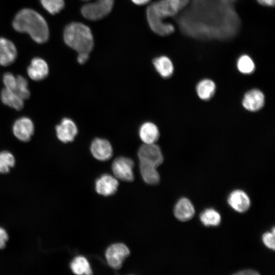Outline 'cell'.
<instances>
[{"label": "cell", "instance_id": "cell-19", "mask_svg": "<svg viewBox=\"0 0 275 275\" xmlns=\"http://www.w3.org/2000/svg\"><path fill=\"white\" fill-rule=\"evenodd\" d=\"M1 99L5 105L16 111L23 108L24 100L14 91L4 88L1 92Z\"/></svg>", "mask_w": 275, "mask_h": 275}, {"label": "cell", "instance_id": "cell-11", "mask_svg": "<svg viewBox=\"0 0 275 275\" xmlns=\"http://www.w3.org/2000/svg\"><path fill=\"white\" fill-rule=\"evenodd\" d=\"M227 202L234 210L239 213L246 212L251 206L250 197L241 189L233 190L228 197Z\"/></svg>", "mask_w": 275, "mask_h": 275}, {"label": "cell", "instance_id": "cell-16", "mask_svg": "<svg viewBox=\"0 0 275 275\" xmlns=\"http://www.w3.org/2000/svg\"><path fill=\"white\" fill-rule=\"evenodd\" d=\"M264 100V95L261 91L253 89L244 94L242 99V105L249 111L256 112L263 106Z\"/></svg>", "mask_w": 275, "mask_h": 275}, {"label": "cell", "instance_id": "cell-29", "mask_svg": "<svg viewBox=\"0 0 275 275\" xmlns=\"http://www.w3.org/2000/svg\"><path fill=\"white\" fill-rule=\"evenodd\" d=\"M3 82L5 88L14 91L16 86V76L7 72L3 75Z\"/></svg>", "mask_w": 275, "mask_h": 275}, {"label": "cell", "instance_id": "cell-15", "mask_svg": "<svg viewBox=\"0 0 275 275\" xmlns=\"http://www.w3.org/2000/svg\"><path fill=\"white\" fill-rule=\"evenodd\" d=\"M119 186L118 179L109 174H104L96 181L95 189L98 194L108 196L114 194Z\"/></svg>", "mask_w": 275, "mask_h": 275}, {"label": "cell", "instance_id": "cell-20", "mask_svg": "<svg viewBox=\"0 0 275 275\" xmlns=\"http://www.w3.org/2000/svg\"><path fill=\"white\" fill-rule=\"evenodd\" d=\"M153 66L156 71L163 78H169L172 75L174 66L171 60L167 56H161L153 60Z\"/></svg>", "mask_w": 275, "mask_h": 275}, {"label": "cell", "instance_id": "cell-24", "mask_svg": "<svg viewBox=\"0 0 275 275\" xmlns=\"http://www.w3.org/2000/svg\"><path fill=\"white\" fill-rule=\"evenodd\" d=\"M15 163L14 155L9 151L0 152V173L6 174L10 172Z\"/></svg>", "mask_w": 275, "mask_h": 275}, {"label": "cell", "instance_id": "cell-28", "mask_svg": "<svg viewBox=\"0 0 275 275\" xmlns=\"http://www.w3.org/2000/svg\"><path fill=\"white\" fill-rule=\"evenodd\" d=\"M262 240L267 248L274 250L275 249V229L273 227L271 231L266 232L262 236Z\"/></svg>", "mask_w": 275, "mask_h": 275}, {"label": "cell", "instance_id": "cell-9", "mask_svg": "<svg viewBox=\"0 0 275 275\" xmlns=\"http://www.w3.org/2000/svg\"><path fill=\"white\" fill-rule=\"evenodd\" d=\"M57 137L61 142L67 143L74 141L78 130L75 122L68 118H63L56 127Z\"/></svg>", "mask_w": 275, "mask_h": 275}, {"label": "cell", "instance_id": "cell-1", "mask_svg": "<svg viewBox=\"0 0 275 275\" xmlns=\"http://www.w3.org/2000/svg\"><path fill=\"white\" fill-rule=\"evenodd\" d=\"M15 30L29 34L36 42L45 43L49 39V30L45 18L38 12L30 8L20 10L12 21Z\"/></svg>", "mask_w": 275, "mask_h": 275}, {"label": "cell", "instance_id": "cell-2", "mask_svg": "<svg viewBox=\"0 0 275 275\" xmlns=\"http://www.w3.org/2000/svg\"><path fill=\"white\" fill-rule=\"evenodd\" d=\"M138 156L141 174L143 180L150 185L160 181L157 168L163 161L160 147L156 144L142 145L138 150Z\"/></svg>", "mask_w": 275, "mask_h": 275}, {"label": "cell", "instance_id": "cell-21", "mask_svg": "<svg viewBox=\"0 0 275 275\" xmlns=\"http://www.w3.org/2000/svg\"><path fill=\"white\" fill-rule=\"evenodd\" d=\"M221 216L219 213L213 208H207L203 210L200 215V219L202 224L206 227H215L221 222Z\"/></svg>", "mask_w": 275, "mask_h": 275}, {"label": "cell", "instance_id": "cell-17", "mask_svg": "<svg viewBox=\"0 0 275 275\" xmlns=\"http://www.w3.org/2000/svg\"><path fill=\"white\" fill-rule=\"evenodd\" d=\"M195 213V209L191 202L187 198H180L175 205L174 214L181 222H186L191 219Z\"/></svg>", "mask_w": 275, "mask_h": 275}, {"label": "cell", "instance_id": "cell-18", "mask_svg": "<svg viewBox=\"0 0 275 275\" xmlns=\"http://www.w3.org/2000/svg\"><path fill=\"white\" fill-rule=\"evenodd\" d=\"M139 134L141 141L145 144H155L159 137L158 127L150 122L142 124L139 128Z\"/></svg>", "mask_w": 275, "mask_h": 275}, {"label": "cell", "instance_id": "cell-3", "mask_svg": "<svg viewBox=\"0 0 275 275\" xmlns=\"http://www.w3.org/2000/svg\"><path fill=\"white\" fill-rule=\"evenodd\" d=\"M63 38L65 43L77 53H90L94 46L91 29L80 22L68 24L64 29Z\"/></svg>", "mask_w": 275, "mask_h": 275}, {"label": "cell", "instance_id": "cell-6", "mask_svg": "<svg viewBox=\"0 0 275 275\" xmlns=\"http://www.w3.org/2000/svg\"><path fill=\"white\" fill-rule=\"evenodd\" d=\"M133 161L126 157H119L116 158L112 166V170L117 179L123 181L131 182L133 180Z\"/></svg>", "mask_w": 275, "mask_h": 275}, {"label": "cell", "instance_id": "cell-31", "mask_svg": "<svg viewBox=\"0 0 275 275\" xmlns=\"http://www.w3.org/2000/svg\"><path fill=\"white\" fill-rule=\"evenodd\" d=\"M89 53H78L77 61L80 64H85L88 60Z\"/></svg>", "mask_w": 275, "mask_h": 275}, {"label": "cell", "instance_id": "cell-5", "mask_svg": "<svg viewBox=\"0 0 275 275\" xmlns=\"http://www.w3.org/2000/svg\"><path fill=\"white\" fill-rule=\"evenodd\" d=\"M129 254L130 251L125 244L116 243L112 244L107 249L105 258L111 267L114 269H119Z\"/></svg>", "mask_w": 275, "mask_h": 275}, {"label": "cell", "instance_id": "cell-10", "mask_svg": "<svg viewBox=\"0 0 275 275\" xmlns=\"http://www.w3.org/2000/svg\"><path fill=\"white\" fill-rule=\"evenodd\" d=\"M146 17L151 30L160 36L169 35L175 31L173 25L165 22L150 10L148 7L146 9Z\"/></svg>", "mask_w": 275, "mask_h": 275}, {"label": "cell", "instance_id": "cell-26", "mask_svg": "<svg viewBox=\"0 0 275 275\" xmlns=\"http://www.w3.org/2000/svg\"><path fill=\"white\" fill-rule=\"evenodd\" d=\"M14 91L24 100L30 97V92L28 87V81L23 76H16V86Z\"/></svg>", "mask_w": 275, "mask_h": 275}, {"label": "cell", "instance_id": "cell-8", "mask_svg": "<svg viewBox=\"0 0 275 275\" xmlns=\"http://www.w3.org/2000/svg\"><path fill=\"white\" fill-rule=\"evenodd\" d=\"M35 126L32 120L26 117L17 119L12 126L14 135L23 142L29 141L34 133Z\"/></svg>", "mask_w": 275, "mask_h": 275}, {"label": "cell", "instance_id": "cell-25", "mask_svg": "<svg viewBox=\"0 0 275 275\" xmlns=\"http://www.w3.org/2000/svg\"><path fill=\"white\" fill-rule=\"evenodd\" d=\"M237 67L239 72L243 74L252 73L255 69V65L252 58L246 54L241 56L237 62Z\"/></svg>", "mask_w": 275, "mask_h": 275}, {"label": "cell", "instance_id": "cell-27", "mask_svg": "<svg viewBox=\"0 0 275 275\" xmlns=\"http://www.w3.org/2000/svg\"><path fill=\"white\" fill-rule=\"evenodd\" d=\"M42 7L51 14L60 12L64 7V0H40Z\"/></svg>", "mask_w": 275, "mask_h": 275}, {"label": "cell", "instance_id": "cell-7", "mask_svg": "<svg viewBox=\"0 0 275 275\" xmlns=\"http://www.w3.org/2000/svg\"><path fill=\"white\" fill-rule=\"evenodd\" d=\"M148 7L162 19L175 15L182 9L179 0H159L152 3Z\"/></svg>", "mask_w": 275, "mask_h": 275}, {"label": "cell", "instance_id": "cell-35", "mask_svg": "<svg viewBox=\"0 0 275 275\" xmlns=\"http://www.w3.org/2000/svg\"><path fill=\"white\" fill-rule=\"evenodd\" d=\"M190 0H179L181 8L184 7L189 2Z\"/></svg>", "mask_w": 275, "mask_h": 275}, {"label": "cell", "instance_id": "cell-34", "mask_svg": "<svg viewBox=\"0 0 275 275\" xmlns=\"http://www.w3.org/2000/svg\"><path fill=\"white\" fill-rule=\"evenodd\" d=\"M134 4L139 6L145 5L150 2L151 0H131Z\"/></svg>", "mask_w": 275, "mask_h": 275}, {"label": "cell", "instance_id": "cell-30", "mask_svg": "<svg viewBox=\"0 0 275 275\" xmlns=\"http://www.w3.org/2000/svg\"><path fill=\"white\" fill-rule=\"evenodd\" d=\"M8 240V235L6 230L0 227V250L3 249L6 246Z\"/></svg>", "mask_w": 275, "mask_h": 275}, {"label": "cell", "instance_id": "cell-32", "mask_svg": "<svg viewBox=\"0 0 275 275\" xmlns=\"http://www.w3.org/2000/svg\"><path fill=\"white\" fill-rule=\"evenodd\" d=\"M235 274L237 275H258L259 274V273L252 269H246L244 270H240L236 273Z\"/></svg>", "mask_w": 275, "mask_h": 275}, {"label": "cell", "instance_id": "cell-13", "mask_svg": "<svg viewBox=\"0 0 275 275\" xmlns=\"http://www.w3.org/2000/svg\"><path fill=\"white\" fill-rule=\"evenodd\" d=\"M29 77L34 81L45 79L49 73V67L47 62L40 57L34 58L27 68Z\"/></svg>", "mask_w": 275, "mask_h": 275}, {"label": "cell", "instance_id": "cell-33", "mask_svg": "<svg viewBox=\"0 0 275 275\" xmlns=\"http://www.w3.org/2000/svg\"><path fill=\"white\" fill-rule=\"evenodd\" d=\"M261 5L266 6H274V0H257Z\"/></svg>", "mask_w": 275, "mask_h": 275}, {"label": "cell", "instance_id": "cell-14", "mask_svg": "<svg viewBox=\"0 0 275 275\" xmlns=\"http://www.w3.org/2000/svg\"><path fill=\"white\" fill-rule=\"evenodd\" d=\"M17 56L15 44L10 40L0 37V65L7 66L14 62Z\"/></svg>", "mask_w": 275, "mask_h": 275}, {"label": "cell", "instance_id": "cell-22", "mask_svg": "<svg viewBox=\"0 0 275 275\" xmlns=\"http://www.w3.org/2000/svg\"><path fill=\"white\" fill-rule=\"evenodd\" d=\"M215 88V83L212 80L204 79L201 80L197 85V93L201 99L207 100L213 96Z\"/></svg>", "mask_w": 275, "mask_h": 275}, {"label": "cell", "instance_id": "cell-23", "mask_svg": "<svg viewBox=\"0 0 275 275\" xmlns=\"http://www.w3.org/2000/svg\"><path fill=\"white\" fill-rule=\"evenodd\" d=\"M71 271L76 274H91L92 270L88 260L84 257L78 256L74 258L70 265Z\"/></svg>", "mask_w": 275, "mask_h": 275}, {"label": "cell", "instance_id": "cell-12", "mask_svg": "<svg viewBox=\"0 0 275 275\" xmlns=\"http://www.w3.org/2000/svg\"><path fill=\"white\" fill-rule=\"evenodd\" d=\"M91 152L93 157L100 161H106L113 155V148L108 141L104 139L96 138L90 146Z\"/></svg>", "mask_w": 275, "mask_h": 275}, {"label": "cell", "instance_id": "cell-4", "mask_svg": "<svg viewBox=\"0 0 275 275\" xmlns=\"http://www.w3.org/2000/svg\"><path fill=\"white\" fill-rule=\"evenodd\" d=\"M114 3V0H96L87 3L81 8V13L87 19L94 21L100 20L111 12Z\"/></svg>", "mask_w": 275, "mask_h": 275}]
</instances>
